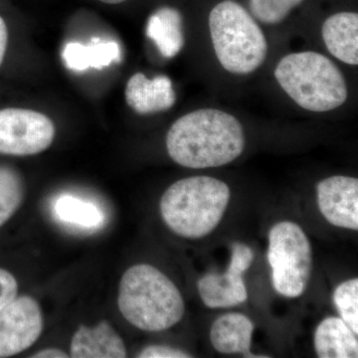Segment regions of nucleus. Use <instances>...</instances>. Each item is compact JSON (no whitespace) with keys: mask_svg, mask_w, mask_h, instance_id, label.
I'll use <instances>...</instances> for the list:
<instances>
[{"mask_svg":"<svg viewBox=\"0 0 358 358\" xmlns=\"http://www.w3.org/2000/svg\"><path fill=\"white\" fill-rule=\"evenodd\" d=\"M244 148L243 127L220 110H197L182 115L166 136L169 157L187 169L226 166L243 154Z\"/></svg>","mask_w":358,"mask_h":358,"instance_id":"f257e3e1","label":"nucleus"},{"mask_svg":"<svg viewBox=\"0 0 358 358\" xmlns=\"http://www.w3.org/2000/svg\"><path fill=\"white\" fill-rule=\"evenodd\" d=\"M117 306L131 326L150 333L171 329L185 313V300L176 284L148 264L131 266L124 273Z\"/></svg>","mask_w":358,"mask_h":358,"instance_id":"f03ea898","label":"nucleus"},{"mask_svg":"<svg viewBox=\"0 0 358 358\" xmlns=\"http://www.w3.org/2000/svg\"><path fill=\"white\" fill-rule=\"evenodd\" d=\"M229 186L211 176L179 179L162 194L160 215L173 233L199 239L213 232L229 205Z\"/></svg>","mask_w":358,"mask_h":358,"instance_id":"7ed1b4c3","label":"nucleus"},{"mask_svg":"<svg viewBox=\"0 0 358 358\" xmlns=\"http://www.w3.org/2000/svg\"><path fill=\"white\" fill-rule=\"evenodd\" d=\"M275 77L287 95L310 112H329L348 100L343 73L331 59L317 52L285 56L275 67Z\"/></svg>","mask_w":358,"mask_h":358,"instance_id":"20e7f679","label":"nucleus"},{"mask_svg":"<svg viewBox=\"0 0 358 358\" xmlns=\"http://www.w3.org/2000/svg\"><path fill=\"white\" fill-rule=\"evenodd\" d=\"M208 22L214 51L224 69L247 75L262 66L267 40L243 6L224 0L212 9Z\"/></svg>","mask_w":358,"mask_h":358,"instance_id":"39448f33","label":"nucleus"},{"mask_svg":"<svg viewBox=\"0 0 358 358\" xmlns=\"http://www.w3.org/2000/svg\"><path fill=\"white\" fill-rule=\"evenodd\" d=\"M268 262L275 291L286 298L305 293L313 271V249L300 225L282 221L268 232Z\"/></svg>","mask_w":358,"mask_h":358,"instance_id":"423d86ee","label":"nucleus"},{"mask_svg":"<svg viewBox=\"0 0 358 358\" xmlns=\"http://www.w3.org/2000/svg\"><path fill=\"white\" fill-rule=\"evenodd\" d=\"M55 126L36 110L6 108L0 110V155L29 157L50 148Z\"/></svg>","mask_w":358,"mask_h":358,"instance_id":"0eeeda50","label":"nucleus"},{"mask_svg":"<svg viewBox=\"0 0 358 358\" xmlns=\"http://www.w3.org/2000/svg\"><path fill=\"white\" fill-rule=\"evenodd\" d=\"M254 260V253L243 243H233L227 270L222 274L210 273L200 278L197 289L207 308H224L241 305L248 299L244 273Z\"/></svg>","mask_w":358,"mask_h":358,"instance_id":"6e6552de","label":"nucleus"},{"mask_svg":"<svg viewBox=\"0 0 358 358\" xmlns=\"http://www.w3.org/2000/svg\"><path fill=\"white\" fill-rule=\"evenodd\" d=\"M43 327L38 301L29 296H16L0 310V358L14 357L31 348Z\"/></svg>","mask_w":358,"mask_h":358,"instance_id":"1a4fd4ad","label":"nucleus"},{"mask_svg":"<svg viewBox=\"0 0 358 358\" xmlns=\"http://www.w3.org/2000/svg\"><path fill=\"white\" fill-rule=\"evenodd\" d=\"M317 204L327 222L336 227L358 230V179L331 176L317 186Z\"/></svg>","mask_w":358,"mask_h":358,"instance_id":"9d476101","label":"nucleus"},{"mask_svg":"<svg viewBox=\"0 0 358 358\" xmlns=\"http://www.w3.org/2000/svg\"><path fill=\"white\" fill-rule=\"evenodd\" d=\"M124 94L129 107L141 115L169 110L176 101L173 82L164 75L148 79L143 73H136L129 78Z\"/></svg>","mask_w":358,"mask_h":358,"instance_id":"9b49d317","label":"nucleus"},{"mask_svg":"<svg viewBox=\"0 0 358 358\" xmlns=\"http://www.w3.org/2000/svg\"><path fill=\"white\" fill-rule=\"evenodd\" d=\"M73 358H124L126 345L108 320L94 327L80 326L73 336L70 355Z\"/></svg>","mask_w":358,"mask_h":358,"instance_id":"f8f14e48","label":"nucleus"},{"mask_svg":"<svg viewBox=\"0 0 358 358\" xmlns=\"http://www.w3.org/2000/svg\"><path fill=\"white\" fill-rule=\"evenodd\" d=\"M253 322L244 313H229L220 315L211 326V345L223 355H239L245 357H266L251 352Z\"/></svg>","mask_w":358,"mask_h":358,"instance_id":"ddd939ff","label":"nucleus"},{"mask_svg":"<svg viewBox=\"0 0 358 358\" xmlns=\"http://www.w3.org/2000/svg\"><path fill=\"white\" fill-rule=\"evenodd\" d=\"M327 50L345 64H358V14L339 13L329 16L322 28Z\"/></svg>","mask_w":358,"mask_h":358,"instance_id":"4468645a","label":"nucleus"},{"mask_svg":"<svg viewBox=\"0 0 358 358\" xmlns=\"http://www.w3.org/2000/svg\"><path fill=\"white\" fill-rule=\"evenodd\" d=\"M313 345L320 358L358 357L357 334L341 317H329L320 322Z\"/></svg>","mask_w":358,"mask_h":358,"instance_id":"2eb2a0df","label":"nucleus"},{"mask_svg":"<svg viewBox=\"0 0 358 358\" xmlns=\"http://www.w3.org/2000/svg\"><path fill=\"white\" fill-rule=\"evenodd\" d=\"M63 60L68 69L85 71L88 68L103 69L113 62L122 61V51L119 43L94 37L88 45L70 42L63 50Z\"/></svg>","mask_w":358,"mask_h":358,"instance_id":"dca6fc26","label":"nucleus"},{"mask_svg":"<svg viewBox=\"0 0 358 358\" xmlns=\"http://www.w3.org/2000/svg\"><path fill=\"white\" fill-rule=\"evenodd\" d=\"M147 36L154 41L160 54L173 58L185 45L182 17L173 7H162L148 18Z\"/></svg>","mask_w":358,"mask_h":358,"instance_id":"f3484780","label":"nucleus"},{"mask_svg":"<svg viewBox=\"0 0 358 358\" xmlns=\"http://www.w3.org/2000/svg\"><path fill=\"white\" fill-rule=\"evenodd\" d=\"M54 213L62 222L85 229L100 227L105 220L98 205L71 194L58 197L54 204Z\"/></svg>","mask_w":358,"mask_h":358,"instance_id":"a211bd4d","label":"nucleus"},{"mask_svg":"<svg viewBox=\"0 0 358 358\" xmlns=\"http://www.w3.org/2000/svg\"><path fill=\"white\" fill-rule=\"evenodd\" d=\"M25 187L20 173L0 164V228L17 212L24 199Z\"/></svg>","mask_w":358,"mask_h":358,"instance_id":"6ab92c4d","label":"nucleus"},{"mask_svg":"<svg viewBox=\"0 0 358 358\" xmlns=\"http://www.w3.org/2000/svg\"><path fill=\"white\" fill-rule=\"evenodd\" d=\"M334 303L339 317L358 334V279L348 280L338 285L334 293Z\"/></svg>","mask_w":358,"mask_h":358,"instance_id":"aec40b11","label":"nucleus"},{"mask_svg":"<svg viewBox=\"0 0 358 358\" xmlns=\"http://www.w3.org/2000/svg\"><path fill=\"white\" fill-rule=\"evenodd\" d=\"M303 0H249L252 14L267 24H277L284 20L294 7Z\"/></svg>","mask_w":358,"mask_h":358,"instance_id":"412c9836","label":"nucleus"},{"mask_svg":"<svg viewBox=\"0 0 358 358\" xmlns=\"http://www.w3.org/2000/svg\"><path fill=\"white\" fill-rule=\"evenodd\" d=\"M18 282L13 273L0 268V310L17 296Z\"/></svg>","mask_w":358,"mask_h":358,"instance_id":"4be33fe9","label":"nucleus"},{"mask_svg":"<svg viewBox=\"0 0 358 358\" xmlns=\"http://www.w3.org/2000/svg\"><path fill=\"white\" fill-rule=\"evenodd\" d=\"M138 357L140 358H186L192 357L189 353L166 345H150L143 348Z\"/></svg>","mask_w":358,"mask_h":358,"instance_id":"5701e85b","label":"nucleus"},{"mask_svg":"<svg viewBox=\"0 0 358 358\" xmlns=\"http://www.w3.org/2000/svg\"><path fill=\"white\" fill-rule=\"evenodd\" d=\"M8 45V27L4 18L0 15V67L6 58Z\"/></svg>","mask_w":358,"mask_h":358,"instance_id":"b1692460","label":"nucleus"},{"mask_svg":"<svg viewBox=\"0 0 358 358\" xmlns=\"http://www.w3.org/2000/svg\"><path fill=\"white\" fill-rule=\"evenodd\" d=\"M32 358H67L69 355L59 348H45L32 355Z\"/></svg>","mask_w":358,"mask_h":358,"instance_id":"393cba45","label":"nucleus"},{"mask_svg":"<svg viewBox=\"0 0 358 358\" xmlns=\"http://www.w3.org/2000/svg\"><path fill=\"white\" fill-rule=\"evenodd\" d=\"M99 1L103 2L106 4H119L122 2L126 1V0H99Z\"/></svg>","mask_w":358,"mask_h":358,"instance_id":"a878e982","label":"nucleus"}]
</instances>
